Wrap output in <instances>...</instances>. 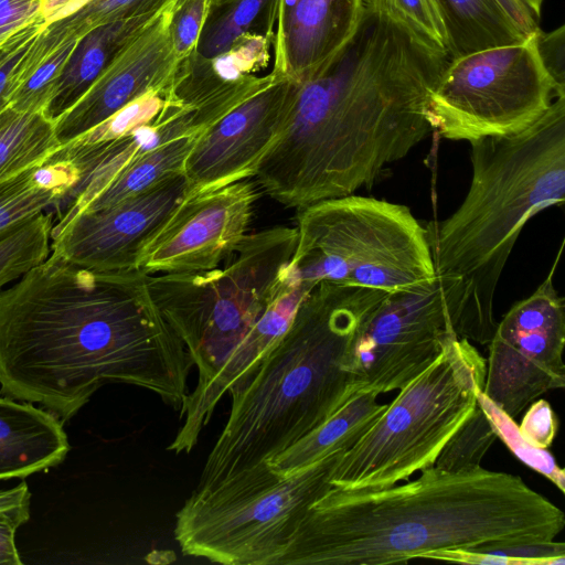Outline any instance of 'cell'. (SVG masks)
<instances>
[{
	"label": "cell",
	"instance_id": "cell-1",
	"mask_svg": "<svg viewBox=\"0 0 565 565\" xmlns=\"http://www.w3.org/2000/svg\"><path fill=\"white\" fill-rule=\"evenodd\" d=\"M193 366L141 270L93 271L51 253L0 290V394L62 422L109 383L179 412Z\"/></svg>",
	"mask_w": 565,
	"mask_h": 565
},
{
	"label": "cell",
	"instance_id": "cell-2",
	"mask_svg": "<svg viewBox=\"0 0 565 565\" xmlns=\"http://www.w3.org/2000/svg\"><path fill=\"white\" fill-rule=\"evenodd\" d=\"M448 61L369 0L344 47L317 77L298 84L254 178L273 200L297 210L372 186L433 131L428 97Z\"/></svg>",
	"mask_w": 565,
	"mask_h": 565
},
{
	"label": "cell",
	"instance_id": "cell-3",
	"mask_svg": "<svg viewBox=\"0 0 565 565\" xmlns=\"http://www.w3.org/2000/svg\"><path fill=\"white\" fill-rule=\"evenodd\" d=\"M419 472L381 489L332 486L278 565L407 563L441 550L552 541L565 526L564 512L516 475L435 466Z\"/></svg>",
	"mask_w": 565,
	"mask_h": 565
},
{
	"label": "cell",
	"instance_id": "cell-4",
	"mask_svg": "<svg viewBox=\"0 0 565 565\" xmlns=\"http://www.w3.org/2000/svg\"><path fill=\"white\" fill-rule=\"evenodd\" d=\"M469 142L466 196L425 227L455 333L483 345L494 333L495 290L523 227L565 201V96L520 132Z\"/></svg>",
	"mask_w": 565,
	"mask_h": 565
},
{
	"label": "cell",
	"instance_id": "cell-5",
	"mask_svg": "<svg viewBox=\"0 0 565 565\" xmlns=\"http://www.w3.org/2000/svg\"><path fill=\"white\" fill-rule=\"evenodd\" d=\"M388 292L318 284L255 374L232 398L196 490L267 465L359 393L351 353L364 323Z\"/></svg>",
	"mask_w": 565,
	"mask_h": 565
},
{
	"label": "cell",
	"instance_id": "cell-6",
	"mask_svg": "<svg viewBox=\"0 0 565 565\" xmlns=\"http://www.w3.org/2000/svg\"><path fill=\"white\" fill-rule=\"evenodd\" d=\"M296 227L246 234L224 266L148 275L151 296L183 343L199 377L179 411L182 424L167 449L190 454L205 425L206 398L231 354L265 312L296 247Z\"/></svg>",
	"mask_w": 565,
	"mask_h": 565
},
{
	"label": "cell",
	"instance_id": "cell-7",
	"mask_svg": "<svg viewBox=\"0 0 565 565\" xmlns=\"http://www.w3.org/2000/svg\"><path fill=\"white\" fill-rule=\"evenodd\" d=\"M486 370V359L470 341L448 338L437 359L401 387L374 424L341 455L331 484L381 489L433 466L478 405Z\"/></svg>",
	"mask_w": 565,
	"mask_h": 565
},
{
	"label": "cell",
	"instance_id": "cell-8",
	"mask_svg": "<svg viewBox=\"0 0 565 565\" xmlns=\"http://www.w3.org/2000/svg\"><path fill=\"white\" fill-rule=\"evenodd\" d=\"M297 211L289 267L311 288L330 282L396 292L435 281L426 227L408 206L350 194Z\"/></svg>",
	"mask_w": 565,
	"mask_h": 565
},
{
	"label": "cell",
	"instance_id": "cell-9",
	"mask_svg": "<svg viewBox=\"0 0 565 565\" xmlns=\"http://www.w3.org/2000/svg\"><path fill=\"white\" fill-rule=\"evenodd\" d=\"M344 450L280 476L267 465L194 489L175 514L182 553L225 565H278Z\"/></svg>",
	"mask_w": 565,
	"mask_h": 565
},
{
	"label": "cell",
	"instance_id": "cell-10",
	"mask_svg": "<svg viewBox=\"0 0 565 565\" xmlns=\"http://www.w3.org/2000/svg\"><path fill=\"white\" fill-rule=\"evenodd\" d=\"M535 33L449 60L428 97L433 130L455 141L516 134L565 96L540 56Z\"/></svg>",
	"mask_w": 565,
	"mask_h": 565
},
{
	"label": "cell",
	"instance_id": "cell-11",
	"mask_svg": "<svg viewBox=\"0 0 565 565\" xmlns=\"http://www.w3.org/2000/svg\"><path fill=\"white\" fill-rule=\"evenodd\" d=\"M551 271L497 322L488 343L483 394L511 418L546 392L565 386V303Z\"/></svg>",
	"mask_w": 565,
	"mask_h": 565
},
{
	"label": "cell",
	"instance_id": "cell-12",
	"mask_svg": "<svg viewBox=\"0 0 565 565\" xmlns=\"http://www.w3.org/2000/svg\"><path fill=\"white\" fill-rule=\"evenodd\" d=\"M452 335L451 316L436 279L387 294L364 323L351 353L358 391L399 390L437 359Z\"/></svg>",
	"mask_w": 565,
	"mask_h": 565
},
{
	"label": "cell",
	"instance_id": "cell-13",
	"mask_svg": "<svg viewBox=\"0 0 565 565\" xmlns=\"http://www.w3.org/2000/svg\"><path fill=\"white\" fill-rule=\"evenodd\" d=\"M257 196L247 179L189 192L143 245L136 269L160 275L218 267L247 234Z\"/></svg>",
	"mask_w": 565,
	"mask_h": 565
},
{
	"label": "cell",
	"instance_id": "cell-14",
	"mask_svg": "<svg viewBox=\"0 0 565 565\" xmlns=\"http://www.w3.org/2000/svg\"><path fill=\"white\" fill-rule=\"evenodd\" d=\"M189 191L180 173L114 205L62 217L52 228V254L93 271L136 269L143 245Z\"/></svg>",
	"mask_w": 565,
	"mask_h": 565
},
{
	"label": "cell",
	"instance_id": "cell-15",
	"mask_svg": "<svg viewBox=\"0 0 565 565\" xmlns=\"http://www.w3.org/2000/svg\"><path fill=\"white\" fill-rule=\"evenodd\" d=\"M297 88V83L274 75L201 132L184 162L189 192L254 177L284 128Z\"/></svg>",
	"mask_w": 565,
	"mask_h": 565
},
{
	"label": "cell",
	"instance_id": "cell-16",
	"mask_svg": "<svg viewBox=\"0 0 565 565\" xmlns=\"http://www.w3.org/2000/svg\"><path fill=\"white\" fill-rule=\"evenodd\" d=\"M178 1L121 50L77 103L54 121L62 146L141 96L170 90L180 63L170 36L171 13Z\"/></svg>",
	"mask_w": 565,
	"mask_h": 565
},
{
	"label": "cell",
	"instance_id": "cell-17",
	"mask_svg": "<svg viewBox=\"0 0 565 565\" xmlns=\"http://www.w3.org/2000/svg\"><path fill=\"white\" fill-rule=\"evenodd\" d=\"M369 0H273V74L297 84L317 77L355 33Z\"/></svg>",
	"mask_w": 565,
	"mask_h": 565
},
{
	"label": "cell",
	"instance_id": "cell-18",
	"mask_svg": "<svg viewBox=\"0 0 565 565\" xmlns=\"http://www.w3.org/2000/svg\"><path fill=\"white\" fill-rule=\"evenodd\" d=\"M63 422L29 402L0 396V480L60 465L70 450Z\"/></svg>",
	"mask_w": 565,
	"mask_h": 565
},
{
	"label": "cell",
	"instance_id": "cell-19",
	"mask_svg": "<svg viewBox=\"0 0 565 565\" xmlns=\"http://www.w3.org/2000/svg\"><path fill=\"white\" fill-rule=\"evenodd\" d=\"M312 289L299 280L289 264L286 266L277 291L265 312L221 370L204 405L205 426L223 395L235 394L247 384L264 359L287 332L298 307Z\"/></svg>",
	"mask_w": 565,
	"mask_h": 565
},
{
	"label": "cell",
	"instance_id": "cell-20",
	"mask_svg": "<svg viewBox=\"0 0 565 565\" xmlns=\"http://www.w3.org/2000/svg\"><path fill=\"white\" fill-rule=\"evenodd\" d=\"M164 10L103 24L79 38L43 114L55 121L67 111L89 89L117 54Z\"/></svg>",
	"mask_w": 565,
	"mask_h": 565
},
{
	"label": "cell",
	"instance_id": "cell-21",
	"mask_svg": "<svg viewBox=\"0 0 565 565\" xmlns=\"http://www.w3.org/2000/svg\"><path fill=\"white\" fill-rule=\"evenodd\" d=\"M200 134L192 132L162 142L137 156L106 179L83 188L63 210L60 218L114 205L183 173L185 159Z\"/></svg>",
	"mask_w": 565,
	"mask_h": 565
},
{
	"label": "cell",
	"instance_id": "cell-22",
	"mask_svg": "<svg viewBox=\"0 0 565 565\" xmlns=\"http://www.w3.org/2000/svg\"><path fill=\"white\" fill-rule=\"evenodd\" d=\"M83 170L62 147L42 166L0 183V235L49 207L63 205L82 180Z\"/></svg>",
	"mask_w": 565,
	"mask_h": 565
},
{
	"label": "cell",
	"instance_id": "cell-23",
	"mask_svg": "<svg viewBox=\"0 0 565 565\" xmlns=\"http://www.w3.org/2000/svg\"><path fill=\"white\" fill-rule=\"evenodd\" d=\"M379 393L360 391L321 425L300 438L268 466L280 476L294 475L322 458L351 448L385 411Z\"/></svg>",
	"mask_w": 565,
	"mask_h": 565
},
{
	"label": "cell",
	"instance_id": "cell-24",
	"mask_svg": "<svg viewBox=\"0 0 565 565\" xmlns=\"http://www.w3.org/2000/svg\"><path fill=\"white\" fill-rule=\"evenodd\" d=\"M448 41L449 60L526 39L494 0H434Z\"/></svg>",
	"mask_w": 565,
	"mask_h": 565
},
{
	"label": "cell",
	"instance_id": "cell-25",
	"mask_svg": "<svg viewBox=\"0 0 565 565\" xmlns=\"http://www.w3.org/2000/svg\"><path fill=\"white\" fill-rule=\"evenodd\" d=\"M77 40H62L45 25L17 67L8 105L43 113Z\"/></svg>",
	"mask_w": 565,
	"mask_h": 565
},
{
	"label": "cell",
	"instance_id": "cell-26",
	"mask_svg": "<svg viewBox=\"0 0 565 565\" xmlns=\"http://www.w3.org/2000/svg\"><path fill=\"white\" fill-rule=\"evenodd\" d=\"M63 146L43 113L0 110V183L42 166Z\"/></svg>",
	"mask_w": 565,
	"mask_h": 565
},
{
	"label": "cell",
	"instance_id": "cell-27",
	"mask_svg": "<svg viewBox=\"0 0 565 565\" xmlns=\"http://www.w3.org/2000/svg\"><path fill=\"white\" fill-rule=\"evenodd\" d=\"M52 215L39 213L0 235V290L49 257Z\"/></svg>",
	"mask_w": 565,
	"mask_h": 565
},
{
	"label": "cell",
	"instance_id": "cell-28",
	"mask_svg": "<svg viewBox=\"0 0 565 565\" xmlns=\"http://www.w3.org/2000/svg\"><path fill=\"white\" fill-rule=\"evenodd\" d=\"M271 1H213L198 43L196 54L203 58H212L227 51L236 39L252 32L253 25L263 13L269 17Z\"/></svg>",
	"mask_w": 565,
	"mask_h": 565
},
{
	"label": "cell",
	"instance_id": "cell-29",
	"mask_svg": "<svg viewBox=\"0 0 565 565\" xmlns=\"http://www.w3.org/2000/svg\"><path fill=\"white\" fill-rule=\"evenodd\" d=\"M498 436L479 403L468 419L441 448L433 466L447 471L481 467V460Z\"/></svg>",
	"mask_w": 565,
	"mask_h": 565
},
{
	"label": "cell",
	"instance_id": "cell-30",
	"mask_svg": "<svg viewBox=\"0 0 565 565\" xmlns=\"http://www.w3.org/2000/svg\"><path fill=\"white\" fill-rule=\"evenodd\" d=\"M478 403L490 420L497 436L527 467L551 480L562 493L565 492V471L547 449L535 447L522 437L518 424L499 408L483 392Z\"/></svg>",
	"mask_w": 565,
	"mask_h": 565
},
{
	"label": "cell",
	"instance_id": "cell-31",
	"mask_svg": "<svg viewBox=\"0 0 565 565\" xmlns=\"http://www.w3.org/2000/svg\"><path fill=\"white\" fill-rule=\"evenodd\" d=\"M168 100L169 92H150L131 102L72 142L100 143L126 137L140 127L153 121L160 115Z\"/></svg>",
	"mask_w": 565,
	"mask_h": 565
},
{
	"label": "cell",
	"instance_id": "cell-32",
	"mask_svg": "<svg viewBox=\"0 0 565 565\" xmlns=\"http://www.w3.org/2000/svg\"><path fill=\"white\" fill-rule=\"evenodd\" d=\"M431 45L448 54V41L441 15L434 0H373Z\"/></svg>",
	"mask_w": 565,
	"mask_h": 565
},
{
	"label": "cell",
	"instance_id": "cell-33",
	"mask_svg": "<svg viewBox=\"0 0 565 565\" xmlns=\"http://www.w3.org/2000/svg\"><path fill=\"white\" fill-rule=\"evenodd\" d=\"M213 0H179L170 20V36L177 57L182 61L196 52Z\"/></svg>",
	"mask_w": 565,
	"mask_h": 565
},
{
	"label": "cell",
	"instance_id": "cell-34",
	"mask_svg": "<svg viewBox=\"0 0 565 565\" xmlns=\"http://www.w3.org/2000/svg\"><path fill=\"white\" fill-rule=\"evenodd\" d=\"M45 26L41 18L17 32L0 49V110L8 105L18 65Z\"/></svg>",
	"mask_w": 565,
	"mask_h": 565
},
{
	"label": "cell",
	"instance_id": "cell-35",
	"mask_svg": "<svg viewBox=\"0 0 565 565\" xmlns=\"http://www.w3.org/2000/svg\"><path fill=\"white\" fill-rule=\"evenodd\" d=\"M519 426L520 434L535 447L547 449L558 428L556 414L545 399L533 401Z\"/></svg>",
	"mask_w": 565,
	"mask_h": 565
},
{
	"label": "cell",
	"instance_id": "cell-36",
	"mask_svg": "<svg viewBox=\"0 0 565 565\" xmlns=\"http://www.w3.org/2000/svg\"><path fill=\"white\" fill-rule=\"evenodd\" d=\"M42 0H0V49L40 18Z\"/></svg>",
	"mask_w": 565,
	"mask_h": 565
},
{
	"label": "cell",
	"instance_id": "cell-37",
	"mask_svg": "<svg viewBox=\"0 0 565 565\" xmlns=\"http://www.w3.org/2000/svg\"><path fill=\"white\" fill-rule=\"evenodd\" d=\"M564 25L551 32L539 29L535 33L540 56L557 85L565 88Z\"/></svg>",
	"mask_w": 565,
	"mask_h": 565
},
{
	"label": "cell",
	"instance_id": "cell-38",
	"mask_svg": "<svg viewBox=\"0 0 565 565\" xmlns=\"http://www.w3.org/2000/svg\"><path fill=\"white\" fill-rule=\"evenodd\" d=\"M29 518L30 505L0 511V564H22L14 543V534L18 527L25 523Z\"/></svg>",
	"mask_w": 565,
	"mask_h": 565
},
{
	"label": "cell",
	"instance_id": "cell-39",
	"mask_svg": "<svg viewBox=\"0 0 565 565\" xmlns=\"http://www.w3.org/2000/svg\"><path fill=\"white\" fill-rule=\"evenodd\" d=\"M502 11L508 15L512 23L523 34L529 38L539 29L537 20L533 17L522 0H494Z\"/></svg>",
	"mask_w": 565,
	"mask_h": 565
},
{
	"label": "cell",
	"instance_id": "cell-40",
	"mask_svg": "<svg viewBox=\"0 0 565 565\" xmlns=\"http://www.w3.org/2000/svg\"><path fill=\"white\" fill-rule=\"evenodd\" d=\"M89 0H42L40 18L45 25L63 20L79 9Z\"/></svg>",
	"mask_w": 565,
	"mask_h": 565
},
{
	"label": "cell",
	"instance_id": "cell-41",
	"mask_svg": "<svg viewBox=\"0 0 565 565\" xmlns=\"http://www.w3.org/2000/svg\"><path fill=\"white\" fill-rule=\"evenodd\" d=\"M30 497L29 487L25 482L10 489L0 490V511L30 505Z\"/></svg>",
	"mask_w": 565,
	"mask_h": 565
},
{
	"label": "cell",
	"instance_id": "cell-42",
	"mask_svg": "<svg viewBox=\"0 0 565 565\" xmlns=\"http://www.w3.org/2000/svg\"><path fill=\"white\" fill-rule=\"evenodd\" d=\"M543 1L544 0H522L536 20L541 17Z\"/></svg>",
	"mask_w": 565,
	"mask_h": 565
}]
</instances>
